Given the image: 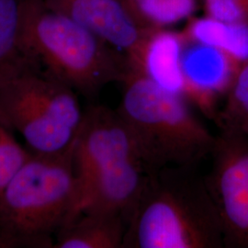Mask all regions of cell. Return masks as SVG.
<instances>
[{
	"label": "cell",
	"instance_id": "cell-1",
	"mask_svg": "<svg viewBox=\"0 0 248 248\" xmlns=\"http://www.w3.org/2000/svg\"><path fill=\"white\" fill-rule=\"evenodd\" d=\"M222 248V224L206 178L190 167L150 173L123 248Z\"/></svg>",
	"mask_w": 248,
	"mask_h": 248
},
{
	"label": "cell",
	"instance_id": "cell-2",
	"mask_svg": "<svg viewBox=\"0 0 248 248\" xmlns=\"http://www.w3.org/2000/svg\"><path fill=\"white\" fill-rule=\"evenodd\" d=\"M20 42L50 75L85 98L123 83L131 71L124 53L45 0H22Z\"/></svg>",
	"mask_w": 248,
	"mask_h": 248
},
{
	"label": "cell",
	"instance_id": "cell-3",
	"mask_svg": "<svg viewBox=\"0 0 248 248\" xmlns=\"http://www.w3.org/2000/svg\"><path fill=\"white\" fill-rule=\"evenodd\" d=\"M75 141L61 153L31 152L3 190L0 248H53V235L75 219L78 199Z\"/></svg>",
	"mask_w": 248,
	"mask_h": 248
},
{
	"label": "cell",
	"instance_id": "cell-4",
	"mask_svg": "<svg viewBox=\"0 0 248 248\" xmlns=\"http://www.w3.org/2000/svg\"><path fill=\"white\" fill-rule=\"evenodd\" d=\"M123 85L116 109L131 130L149 173L168 167L196 168L210 156L216 135L192 113L184 94L132 69Z\"/></svg>",
	"mask_w": 248,
	"mask_h": 248
},
{
	"label": "cell",
	"instance_id": "cell-5",
	"mask_svg": "<svg viewBox=\"0 0 248 248\" xmlns=\"http://www.w3.org/2000/svg\"><path fill=\"white\" fill-rule=\"evenodd\" d=\"M78 95L24 53L0 70V126L20 134L31 153H61L83 121Z\"/></svg>",
	"mask_w": 248,
	"mask_h": 248
},
{
	"label": "cell",
	"instance_id": "cell-6",
	"mask_svg": "<svg viewBox=\"0 0 248 248\" xmlns=\"http://www.w3.org/2000/svg\"><path fill=\"white\" fill-rule=\"evenodd\" d=\"M205 177L219 213L224 248H248V138L221 129Z\"/></svg>",
	"mask_w": 248,
	"mask_h": 248
},
{
	"label": "cell",
	"instance_id": "cell-7",
	"mask_svg": "<svg viewBox=\"0 0 248 248\" xmlns=\"http://www.w3.org/2000/svg\"><path fill=\"white\" fill-rule=\"evenodd\" d=\"M129 160L142 162L131 130L118 110L102 105L84 110L74 149L78 197L93 179Z\"/></svg>",
	"mask_w": 248,
	"mask_h": 248
},
{
	"label": "cell",
	"instance_id": "cell-8",
	"mask_svg": "<svg viewBox=\"0 0 248 248\" xmlns=\"http://www.w3.org/2000/svg\"><path fill=\"white\" fill-rule=\"evenodd\" d=\"M52 9L124 53L133 69H137L150 30L138 21L124 0H45Z\"/></svg>",
	"mask_w": 248,
	"mask_h": 248
},
{
	"label": "cell",
	"instance_id": "cell-9",
	"mask_svg": "<svg viewBox=\"0 0 248 248\" xmlns=\"http://www.w3.org/2000/svg\"><path fill=\"white\" fill-rule=\"evenodd\" d=\"M149 174L139 160L125 161L104 172L81 190L77 216L87 212L113 213L128 223Z\"/></svg>",
	"mask_w": 248,
	"mask_h": 248
},
{
	"label": "cell",
	"instance_id": "cell-10",
	"mask_svg": "<svg viewBox=\"0 0 248 248\" xmlns=\"http://www.w3.org/2000/svg\"><path fill=\"white\" fill-rule=\"evenodd\" d=\"M243 62L222 48L184 37L181 53L184 95L189 94L208 104L212 103L219 95H226Z\"/></svg>",
	"mask_w": 248,
	"mask_h": 248
},
{
	"label": "cell",
	"instance_id": "cell-11",
	"mask_svg": "<svg viewBox=\"0 0 248 248\" xmlns=\"http://www.w3.org/2000/svg\"><path fill=\"white\" fill-rule=\"evenodd\" d=\"M126 228L121 215L81 213L55 233L53 248H123Z\"/></svg>",
	"mask_w": 248,
	"mask_h": 248
},
{
	"label": "cell",
	"instance_id": "cell-12",
	"mask_svg": "<svg viewBox=\"0 0 248 248\" xmlns=\"http://www.w3.org/2000/svg\"><path fill=\"white\" fill-rule=\"evenodd\" d=\"M184 43L182 32L166 29L154 31L142 51L140 71L162 87L184 94L181 53Z\"/></svg>",
	"mask_w": 248,
	"mask_h": 248
},
{
	"label": "cell",
	"instance_id": "cell-13",
	"mask_svg": "<svg viewBox=\"0 0 248 248\" xmlns=\"http://www.w3.org/2000/svg\"><path fill=\"white\" fill-rule=\"evenodd\" d=\"M182 34L186 40L222 48L247 60L243 45H248V26L228 24L206 16L191 18Z\"/></svg>",
	"mask_w": 248,
	"mask_h": 248
},
{
	"label": "cell",
	"instance_id": "cell-14",
	"mask_svg": "<svg viewBox=\"0 0 248 248\" xmlns=\"http://www.w3.org/2000/svg\"><path fill=\"white\" fill-rule=\"evenodd\" d=\"M142 26L166 29L194 13L197 0H124Z\"/></svg>",
	"mask_w": 248,
	"mask_h": 248
},
{
	"label": "cell",
	"instance_id": "cell-15",
	"mask_svg": "<svg viewBox=\"0 0 248 248\" xmlns=\"http://www.w3.org/2000/svg\"><path fill=\"white\" fill-rule=\"evenodd\" d=\"M220 129L248 138V59L241 63L228 89L220 111L216 114Z\"/></svg>",
	"mask_w": 248,
	"mask_h": 248
},
{
	"label": "cell",
	"instance_id": "cell-16",
	"mask_svg": "<svg viewBox=\"0 0 248 248\" xmlns=\"http://www.w3.org/2000/svg\"><path fill=\"white\" fill-rule=\"evenodd\" d=\"M22 0H0V70L25 53L20 42Z\"/></svg>",
	"mask_w": 248,
	"mask_h": 248
},
{
	"label": "cell",
	"instance_id": "cell-17",
	"mask_svg": "<svg viewBox=\"0 0 248 248\" xmlns=\"http://www.w3.org/2000/svg\"><path fill=\"white\" fill-rule=\"evenodd\" d=\"M9 130L0 126V195L31 155Z\"/></svg>",
	"mask_w": 248,
	"mask_h": 248
},
{
	"label": "cell",
	"instance_id": "cell-18",
	"mask_svg": "<svg viewBox=\"0 0 248 248\" xmlns=\"http://www.w3.org/2000/svg\"><path fill=\"white\" fill-rule=\"evenodd\" d=\"M206 16L233 25L248 26V0H203Z\"/></svg>",
	"mask_w": 248,
	"mask_h": 248
}]
</instances>
